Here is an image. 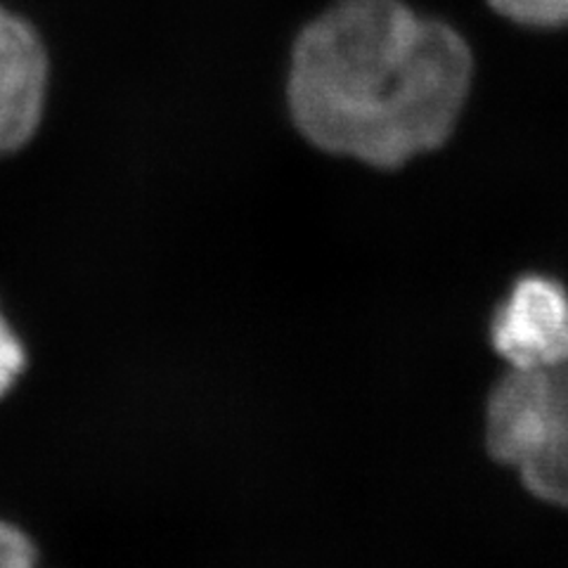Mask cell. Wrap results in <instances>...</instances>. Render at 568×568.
Here are the masks:
<instances>
[{
	"instance_id": "6da1fadb",
	"label": "cell",
	"mask_w": 568,
	"mask_h": 568,
	"mask_svg": "<svg viewBox=\"0 0 568 568\" xmlns=\"http://www.w3.org/2000/svg\"><path fill=\"white\" fill-rule=\"evenodd\" d=\"M474 69L465 33L410 0H339L298 36L290 112L313 148L394 173L453 140Z\"/></svg>"
},
{
	"instance_id": "7a4b0ae2",
	"label": "cell",
	"mask_w": 568,
	"mask_h": 568,
	"mask_svg": "<svg viewBox=\"0 0 568 568\" xmlns=\"http://www.w3.org/2000/svg\"><path fill=\"white\" fill-rule=\"evenodd\" d=\"M486 446L538 500L568 509V363L509 369L486 405Z\"/></svg>"
},
{
	"instance_id": "3957f363",
	"label": "cell",
	"mask_w": 568,
	"mask_h": 568,
	"mask_svg": "<svg viewBox=\"0 0 568 568\" xmlns=\"http://www.w3.org/2000/svg\"><path fill=\"white\" fill-rule=\"evenodd\" d=\"M490 344L509 369L540 372L568 363V290L555 277L514 282L490 323Z\"/></svg>"
},
{
	"instance_id": "277c9868",
	"label": "cell",
	"mask_w": 568,
	"mask_h": 568,
	"mask_svg": "<svg viewBox=\"0 0 568 568\" xmlns=\"http://www.w3.org/2000/svg\"><path fill=\"white\" fill-rule=\"evenodd\" d=\"M48 58L39 33L0 8V156L22 150L39 131Z\"/></svg>"
},
{
	"instance_id": "5b68a950",
	"label": "cell",
	"mask_w": 568,
	"mask_h": 568,
	"mask_svg": "<svg viewBox=\"0 0 568 568\" xmlns=\"http://www.w3.org/2000/svg\"><path fill=\"white\" fill-rule=\"evenodd\" d=\"M503 20L528 29H568V0H486Z\"/></svg>"
},
{
	"instance_id": "8992f818",
	"label": "cell",
	"mask_w": 568,
	"mask_h": 568,
	"mask_svg": "<svg viewBox=\"0 0 568 568\" xmlns=\"http://www.w3.org/2000/svg\"><path fill=\"white\" fill-rule=\"evenodd\" d=\"M0 568H39V547L20 526L0 519Z\"/></svg>"
},
{
	"instance_id": "52a82bcc",
	"label": "cell",
	"mask_w": 568,
	"mask_h": 568,
	"mask_svg": "<svg viewBox=\"0 0 568 568\" xmlns=\"http://www.w3.org/2000/svg\"><path fill=\"white\" fill-rule=\"evenodd\" d=\"M27 367V351L20 342V336L12 332L8 320L0 311V398L22 377Z\"/></svg>"
}]
</instances>
